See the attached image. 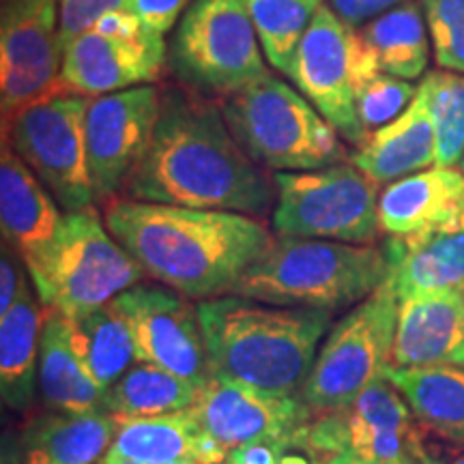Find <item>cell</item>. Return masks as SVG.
I'll return each instance as SVG.
<instances>
[{"instance_id": "cell-11", "label": "cell", "mask_w": 464, "mask_h": 464, "mask_svg": "<svg viewBox=\"0 0 464 464\" xmlns=\"http://www.w3.org/2000/svg\"><path fill=\"white\" fill-rule=\"evenodd\" d=\"M382 73L357 28L344 24L329 5H321L301 39L288 78L301 95L332 123L344 140L363 147L368 140L357 114V91Z\"/></svg>"}, {"instance_id": "cell-27", "label": "cell", "mask_w": 464, "mask_h": 464, "mask_svg": "<svg viewBox=\"0 0 464 464\" xmlns=\"http://www.w3.org/2000/svg\"><path fill=\"white\" fill-rule=\"evenodd\" d=\"M45 305L37 304L31 288L0 316V387L11 409H26L39 381V344Z\"/></svg>"}, {"instance_id": "cell-6", "label": "cell", "mask_w": 464, "mask_h": 464, "mask_svg": "<svg viewBox=\"0 0 464 464\" xmlns=\"http://www.w3.org/2000/svg\"><path fill=\"white\" fill-rule=\"evenodd\" d=\"M243 0H194L168 48L179 84L224 100L265 78L266 63Z\"/></svg>"}, {"instance_id": "cell-18", "label": "cell", "mask_w": 464, "mask_h": 464, "mask_svg": "<svg viewBox=\"0 0 464 464\" xmlns=\"http://www.w3.org/2000/svg\"><path fill=\"white\" fill-rule=\"evenodd\" d=\"M63 213L34 172L3 142L0 155V226L3 239L24 260L33 286L42 284Z\"/></svg>"}, {"instance_id": "cell-2", "label": "cell", "mask_w": 464, "mask_h": 464, "mask_svg": "<svg viewBox=\"0 0 464 464\" xmlns=\"http://www.w3.org/2000/svg\"><path fill=\"white\" fill-rule=\"evenodd\" d=\"M103 222L147 277L200 301L230 295L271 243L263 219L243 213L121 196L106 202Z\"/></svg>"}, {"instance_id": "cell-22", "label": "cell", "mask_w": 464, "mask_h": 464, "mask_svg": "<svg viewBox=\"0 0 464 464\" xmlns=\"http://www.w3.org/2000/svg\"><path fill=\"white\" fill-rule=\"evenodd\" d=\"M390 276L385 284L398 301L437 290L464 288V224L390 237L382 243Z\"/></svg>"}, {"instance_id": "cell-3", "label": "cell", "mask_w": 464, "mask_h": 464, "mask_svg": "<svg viewBox=\"0 0 464 464\" xmlns=\"http://www.w3.org/2000/svg\"><path fill=\"white\" fill-rule=\"evenodd\" d=\"M213 374L297 398L314 368L334 312L224 295L198 304Z\"/></svg>"}, {"instance_id": "cell-34", "label": "cell", "mask_w": 464, "mask_h": 464, "mask_svg": "<svg viewBox=\"0 0 464 464\" xmlns=\"http://www.w3.org/2000/svg\"><path fill=\"white\" fill-rule=\"evenodd\" d=\"M437 65L464 73V0H421Z\"/></svg>"}, {"instance_id": "cell-16", "label": "cell", "mask_w": 464, "mask_h": 464, "mask_svg": "<svg viewBox=\"0 0 464 464\" xmlns=\"http://www.w3.org/2000/svg\"><path fill=\"white\" fill-rule=\"evenodd\" d=\"M194 415L208 437L228 451L260 440L282 439L312 420L301 398L277 396L213 374L200 387Z\"/></svg>"}, {"instance_id": "cell-26", "label": "cell", "mask_w": 464, "mask_h": 464, "mask_svg": "<svg viewBox=\"0 0 464 464\" xmlns=\"http://www.w3.org/2000/svg\"><path fill=\"white\" fill-rule=\"evenodd\" d=\"M116 432V420L106 411L58 413L31 428L26 464H100Z\"/></svg>"}, {"instance_id": "cell-9", "label": "cell", "mask_w": 464, "mask_h": 464, "mask_svg": "<svg viewBox=\"0 0 464 464\" xmlns=\"http://www.w3.org/2000/svg\"><path fill=\"white\" fill-rule=\"evenodd\" d=\"M89 97L67 86L28 103L3 123V142L44 183L65 213L92 207L84 119Z\"/></svg>"}, {"instance_id": "cell-20", "label": "cell", "mask_w": 464, "mask_h": 464, "mask_svg": "<svg viewBox=\"0 0 464 464\" xmlns=\"http://www.w3.org/2000/svg\"><path fill=\"white\" fill-rule=\"evenodd\" d=\"M379 224L390 237L464 224V172L437 166L390 183L379 198Z\"/></svg>"}, {"instance_id": "cell-5", "label": "cell", "mask_w": 464, "mask_h": 464, "mask_svg": "<svg viewBox=\"0 0 464 464\" xmlns=\"http://www.w3.org/2000/svg\"><path fill=\"white\" fill-rule=\"evenodd\" d=\"M218 102L235 140L258 166L274 172L318 170L348 158L338 130L274 73Z\"/></svg>"}, {"instance_id": "cell-1", "label": "cell", "mask_w": 464, "mask_h": 464, "mask_svg": "<svg viewBox=\"0 0 464 464\" xmlns=\"http://www.w3.org/2000/svg\"><path fill=\"white\" fill-rule=\"evenodd\" d=\"M125 198L263 219L277 191L274 174L235 140L219 102L177 84L161 91L158 125Z\"/></svg>"}, {"instance_id": "cell-35", "label": "cell", "mask_w": 464, "mask_h": 464, "mask_svg": "<svg viewBox=\"0 0 464 464\" xmlns=\"http://www.w3.org/2000/svg\"><path fill=\"white\" fill-rule=\"evenodd\" d=\"M224 464H324L310 437L307 423L282 439L260 440L232 450Z\"/></svg>"}, {"instance_id": "cell-42", "label": "cell", "mask_w": 464, "mask_h": 464, "mask_svg": "<svg viewBox=\"0 0 464 464\" xmlns=\"http://www.w3.org/2000/svg\"><path fill=\"white\" fill-rule=\"evenodd\" d=\"M451 464H464V458H458V460L451 462Z\"/></svg>"}, {"instance_id": "cell-43", "label": "cell", "mask_w": 464, "mask_h": 464, "mask_svg": "<svg viewBox=\"0 0 464 464\" xmlns=\"http://www.w3.org/2000/svg\"><path fill=\"white\" fill-rule=\"evenodd\" d=\"M460 170L464 172V155H462V160H460Z\"/></svg>"}, {"instance_id": "cell-23", "label": "cell", "mask_w": 464, "mask_h": 464, "mask_svg": "<svg viewBox=\"0 0 464 464\" xmlns=\"http://www.w3.org/2000/svg\"><path fill=\"white\" fill-rule=\"evenodd\" d=\"M374 183H393L437 164V133L428 95L417 86L415 100L398 119L370 133L351 158Z\"/></svg>"}, {"instance_id": "cell-29", "label": "cell", "mask_w": 464, "mask_h": 464, "mask_svg": "<svg viewBox=\"0 0 464 464\" xmlns=\"http://www.w3.org/2000/svg\"><path fill=\"white\" fill-rule=\"evenodd\" d=\"M357 33L382 73L415 80L426 72L430 56L428 28L423 24L420 5L413 0L374 17L359 26Z\"/></svg>"}, {"instance_id": "cell-40", "label": "cell", "mask_w": 464, "mask_h": 464, "mask_svg": "<svg viewBox=\"0 0 464 464\" xmlns=\"http://www.w3.org/2000/svg\"><path fill=\"white\" fill-rule=\"evenodd\" d=\"M324 464H398V462H379V460H365V458L353 456V454H338L332 456L329 460H324ZM437 464V462H434Z\"/></svg>"}, {"instance_id": "cell-14", "label": "cell", "mask_w": 464, "mask_h": 464, "mask_svg": "<svg viewBox=\"0 0 464 464\" xmlns=\"http://www.w3.org/2000/svg\"><path fill=\"white\" fill-rule=\"evenodd\" d=\"M136 340L138 359L205 387L213 379L198 305L161 284H136L114 299Z\"/></svg>"}, {"instance_id": "cell-37", "label": "cell", "mask_w": 464, "mask_h": 464, "mask_svg": "<svg viewBox=\"0 0 464 464\" xmlns=\"http://www.w3.org/2000/svg\"><path fill=\"white\" fill-rule=\"evenodd\" d=\"M26 265L20 254L3 241V254H0V316L9 312L22 295L28 290Z\"/></svg>"}, {"instance_id": "cell-31", "label": "cell", "mask_w": 464, "mask_h": 464, "mask_svg": "<svg viewBox=\"0 0 464 464\" xmlns=\"http://www.w3.org/2000/svg\"><path fill=\"white\" fill-rule=\"evenodd\" d=\"M260 48L277 72L288 73L295 52L323 0H243Z\"/></svg>"}, {"instance_id": "cell-36", "label": "cell", "mask_w": 464, "mask_h": 464, "mask_svg": "<svg viewBox=\"0 0 464 464\" xmlns=\"http://www.w3.org/2000/svg\"><path fill=\"white\" fill-rule=\"evenodd\" d=\"M138 0H58V37L63 48L114 11H136Z\"/></svg>"}, {"instance_id": "cell-33", "label": "cell", "mask_w": 464, "mask_h": 464, "mask_svg": "<svg viewBox=\"0 0 464 464\" xmlns=\"http://www.w3.org/2000/svg\"><path fill=\"white\" fill-rule=\"evenodd\" d=\"M415 95L417 86L411 84V80L396 78L390 73H376L374 78L363 82L357 91L355 103L365 133L370 136L398 119L411 106Z\"/></svg>"}, {"instance_id": "cell-21", "label": "cell", "mask_w": 464, "mask_h": 464, "mask_svg": "<svg viewBox=\"0 0 464 464\" xmlns=\"http://www.w3.org/2000/svg\"><path fill=\"white\" fill-rule=\"evenodd\" d=\"M116 420V432L106 458L144 464H224L222 445L202 430L194 411Z\"/></svg>"}, {"instance_id": "cell-19", "label": "cell", "mask_w": 464, "mask_h": 464, "mask_svg": "<svg viewBox=\"0 0 464 464\" xmlns=\"http://www.w3.org/2000/svg\"><path fill=\"white\" fill-rule=\"evenodd\" d=\"M393 368L464 365V288L400 301Z\"/></svg>"}, {"instance_id": "cell-30", "label": "cell", "mask_w": 464, "mask_h": 464, "mask_svg": "<svg viewBox=\"0 0 464 464\" xmlns=\"http://www.w3.org/2000/svg\"><path fill=\"white\" fill-rule=\"evenodd\" d=\"M198 387L160 365L138 362L106 392V413L121 420L161 417L194 409Z\"/></svg>"}, {"instance_id": "cell-15", "label": "cell", "mask_w": 464, "mask_h": 464, "mask_svg": "<svg viewBox=\"0 0 464 464\" xmlns=\"http://www.w3.org/2000/svg\"><path fill=\"white\" fill-rule=\"evenodd\" d=\"M161 89L142 84L89 100L84 119L86 158L95 200L119 198L147 153L160 119Z\"/></svg>"}, {"instance_id": "cell-24", "label": "cell", "mask_w": 464, "mask_h": 464, "mask_svg": "<svg viewBox=\"0 0 464 464\" xmlns=\"http://www.w3.org/2000/svg\"><path fill=\"white\" fill-rule=\"evenodd\" d=\"M37 382L45 404L58 413L106 411V390L91 379L69 344L65 314L48 305L39 344Z\"/></svg>"}, {"instance_id": "cell-25", "label": "cell", "mask_w": 464, "mask_h": 464, "mask_svg": "<svg viewBox=\"0 0 464 464\" xmlns=\"http://www.w3.org/2000/svg\"><path fill=\"white\" fill-rule=\"evenodd\" d=\"M65 327L73 353L102 390L108 392L140 362L130 324L114 301L89 314L65 316Z\"/></svg>"}, {"instance_id": "cell-17", "label": "cell", "mask_w": 464, "mask_h": 464, "mask_svg": "<svg viewBox=\"0 0 464 464\" xmlns=\"http://www.w3.org/2000/svg\"><path fill=\"white\" fill-rule=\"evenodd\" d=\"M164 61V37L150 31L140 39H119L89 31L63 48V84L72 92L95 100L158 82Z\"/></svg>"}, {"instance_id": "cell-10", "label": "cell", "mask_w": 464, "mask_h": 464, "mask_svg": "<svg viewBox=\"0 0 464 464\" xmlns=\"http://www.w3.org/2000/svg\"><path fill=\"white\" fill-rule=\"evenodd\" d=\"M400 301L387 284L329 329L299 398L312 413H332L355 402L392 365Z\"/></svg>"}, {"instance_id": "cell-8", "label": "cell", "mask_w": 464, "mask_h": 464, "mask_svg": "<svg viewBox=\"0 0 464 464\" xmlns=\"http://www.w3.org/2000/svg\"><path fill=\"white\" fill-rule=\"evenodd\" d=\"M144 269L114 239L92 207L65 213L37 293L65 316L103 307L144 280Z\"/></svg>"}, {"instance_id": "cell-28", "label": "cell", "mask_w": 464, "mask_h": 464, "mask_svg": "<svg viewBox=\"0 0 464 464\" xmlns=\"http://www.w3.org/2000/svg\"><path fill=\"white\" fill-rule=\"evenodd\" d=\"M411 411L423 426L440 437L464 443V370L456 365L440 368H393L385 372Z\"/></svg>"}, {"instance_id": "cell-12", "label": "cell", "mask_w": 464, "mask_h": 464, "mask_svg": "<svg viewBox=\"0 0 464 464\" xmlns=\"http://www.w3.org/2000/svg\"><path fill=\"white\" fill-rule=\"evenodd\" d=\"M413 411L387 376L376 379L344 409L307 421L323 462L338 454L398 464H434L423 450Z\"/></svg>"}, {"instance_id": "cell-7", "label": "cell", "mask_w": 464, "mask_h": 464, "mask_svg": "<svg viewBox=\"0 0 464 464\" xmlns=\"http://www.w3.org/2000/svg\"><path fill=\"white\" fill-rule=\"evenodd\" d=\"M277 237L368 246L379 235V183L355 164L274 172Z\"/></svg>"}, {"instance_id": "cell-41", "label": "cell", "mask_w": 464, "mask_h": 464, "mask_svg": "<svg viewBox=\"0 0 464 464\" xmlns=\"http://www.w3.org/2000/svg\"><path fill=\"white\" fill-rule=\"evenodd\" d=\"M100 464H144V462H130V460H112V458H103Z\"/></svg>"}, {"instance_id": "cell-32", "label": "cell", "mask_w": 464, "mask_h": 464, "mask_svg": "<svg viewBox=\"0 0 464 464\" xmlns=\"http://www.w3.org/2000/svg\"><path fill=\"white\" fill-rule=\"evenodd\" d=\"M428 95L434 133L437 166L460 164L464 155V73L432 72L421 80Z\"/></svg>"}, {"instance_id": "cell-13", "label": "cell", "mask_w": 464, "mask_h": 464, "mask_svg": "<svg viewBox=\"0 0 464 464\" xmlns=\"http://www.w3.org/2000/svg\"><path fill=\"white\" fill-rule=\"evenodd\" d=\"M58 0H3L0 108L3 123L28 103L63 89Z\"/></svg>"}, {"instance_id": "cell-39", "label": "cell", "mask_w": 464, "mask_h": 464, "mask_svg": "<svg viewBox=\"0 0 464 464\" xmlns=\"http://www.w3.org/2000/svg\"><path fill=\"white\" fill-rule=\"evenodd\" d=\"M406 0H327L334 14L348 26L357 28L368 24L370 20L379 17L387 11L398 7Z\"/></svg>"}, {"instance_id": "cell-38", "label": "cell", "mask_w": 464, "mask_h": 464, "mask_svg": "<svg viewBox=\"0 0 464 464\" xmlns=\"http://www.w3.org/2000/svg\"><path fill=\"white\" fill-rule=\"evenodd\" d=\"M188 3L189 0H138L133 14L140 17L147 31L164 37L177 24L179 15L188 7Z\"/></svg>"}, {"instance_id": "cell-4", "label": "cell", "mask_w": 464, "mask_h": 464, "mask_svg": "<svg viewBox=\"0 0 464 464\" xmlns=\"http://www.w3.org/2000/svg\"><path fill=\"white\" fill-rule=\"evenodd\" d=\"M390 276L382 247L277 237L230 295L282 307L342 310L362 304Z\"/></svg>"}]
</instances>
